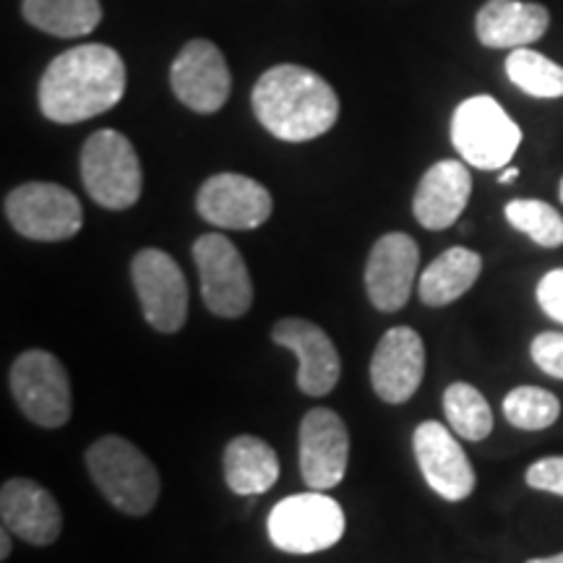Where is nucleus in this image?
<instances>
[{
    "instance_id": "nucleus-1",
    "label": "nucleus",
    "mask_w": 563,
    "mask_h": 563,
    "mask_svg": "<svg viewBox=\"0 0 563 563\" xmlns=\"http://www.w3.org/2000/svg\"><path fill=\"white\" fill-rule=\"evenodd\" d=\"M125 95V63L108 45L58 55L40 81V110L53 123H81L115 108Z\"/></svg>"
},
{
    "instance_id": "nucleus-2",
    "label": "nucleus",
    "mask_w": 563,
    "mask_h": 563,
    "mask_svg": "<svg viewBox=\"0 0 563 563\" xmlns=\"http://www.w3.org/2000/svg\"><path fill=\"white\" fill-rule=\"evenodd\" d=\"M253 112L272 136L302 144L332 131L340 118V97L311 68L274 66L253 87Z\"/></svg>"
},
{
    "instance_id": "nucleus-3",
    "label": "nucleus",
    "mask_w": 563,
    "mask_h": 563,
    "mask_svg": "<svg viewBox=\"0 0 563 563\" xmlns=\"http://www.w3.org/2000/svg\"><path fill=\"white\" fill-rule=\"evenodd\" d=\"M87 470L118 511L144 517L157 506L159 473L150 456L123 435H102L87 449Z\"/></svg>"
},
{
    "instance_id": "nucleus-4",
    "label": "nucleus",
    "mask_w": 563,
    "mask_h": 563,
    "mask_svg": "<svg viewBox=\"0 0 563 563\" xmlns=\"http://www.w3.org/2000/svg\"><path fill=\"white\" fill-rule=\"evenodd\" d=\"M342 506L327 490L295 493L279 501L269 514V540L282 553L308 555L329 551L344 534Z\"/></svg>"
},
{
    "instance_id": "nucleus-5",
    "label": "nucleus",
    "mask_w": 563,
    "mask_h": 563,
    "mask_svg": "<svg viewBox=\"0 0 563 563\" xmlns=\"http://www.w3.org/2000/svg\"><path fill=\"white\" fill-rule=\"evenodd\" d=\"M452 144L470 167L498 170L517 154L522 131L493 97L477 95L454 110Z\"/></svg>"
},
{
    "instance_id": "nucleus-6",
    "label": "nucleus",
    "mask_w": 563,
    "mask_h": 563,
    "mask_svg": "<svg viewBox=\"0 0 563 563\" xmlns=\"http://www.w3.org/2000/svg\"><path fill=\"white\" fill-rule=\"evenodd\" d=\"M81 180L100 207L123 211L141 199V162L121 131L91 133L81 150Z\"/></svg>"
},
{
    "instance_id": "nucleus-7",
    "label": "nucleus",
    "mask_w": 563,
    "mask_h": 563,
    "mask_svg": "<svg viewBox=\"0 0 563 563\" xmlns=\"http://www.w3.org/2000/svg\"><path fill=\"white\" fill-rule=\"evenodd\" d=\"M3 207L11 228L40 243L70 241L84 224L81 201L58 183H24L5 196Z\"/></svg>"
},
{
    "instance_id": "nucleus-8",
    "label": "nucleus",
    "mask_w": 563,
    "mask_h": 563,
    "mask_svg": "<svg viewBox=\"0 0 563 563\" xmlns=\"http://www.w3.org/2000/svg\"><path fill=\"white\" fill-rule=\"evenodd\" d=\"M194 262L201 277L203 306L220 319H241L253 306V279L241 251L220 232H207L194 243Z\"/></svg>"
},
{
    "instance_id": "nucleus-9",
    "label": "nucleus",
    "mask_w": 563,
    "mask_h": 563,
    "mask_svg": "<svg viewBox=\"0 0 563 563\" xmlns=\"http://www.w3.org/2000/svg\"><path fill=\"white\" fill-rule=\"evenodd\" d=\"M11 391L34 426L63 428L70 418L68 373L53 352H21L11 365Z\"/></svg>"
},
{
    "instance_id": "nucleus-10",
    "label": "nucleus",
    "mask_w": 563,
    "mask_h": 563,
    "mask_svg": "<svg viewBox=\"0 0 563 563\" xmlns=\"http://www.w3.org/2000/svg\"><path fill=\"white\" fill-rule=\"evenodd\" d=\"M131 274L146 323L162 334L180 332L188 319V282L170 253L139 251L131 262Z\"/></svg>"
},
{
    "instance_id": "nucleus-11",
    "label": "nucleus",
    "mask_w": 563,
    "mask_h": 563,
    "mask_svg": "<svg viewBox=\"0 0 563 563\" xmlns=\"http://www.w3.org/2000/svg\"><path fill=\"white\" fill-rule=\"evenodd\" d=\"M196 209L220 230H256L272 217L274 201L258 180L241 173H220L199 188Z\"/></svg>"
},
{
    "instance_id": "nucleus-12",
    "label": "nucleus",
    "mask_w": 563,
    "mask_h": 563,
    "mask_svg": "<svg viewBox=\"0 0 563 563\" xmlns=\"http://www.w3.org/2000/svg\"><path fill=\"white\" fill-rule=\"evenodd\" d=\"M350 433L329 407H316L300 422V475L311 490H332L347 475Z\"/></svg>"
},
{
    "instance_id": "nucleus-13",
    "label": "nucleus",
    "mask_w": 563,
    "mask_h": 563,
    "mask_svg": "<svg viewBox=\"0 0 563 563\" xmlns=\"http://www.w3.org/2000/svg\"><path fill=\"white\" fill-rule=\"evenodd\" d=\"M170 84L175 97L201 115L222 110L232 89L224 55L209 40H191L183 47L170 68Z\"/></svg>"
},
{
    "instance_id": "nucleus-14",
    "label": "nucleus",
    "mask_w": 563,
    "mask_h": 563,
    "mask_svg": "<svg viewBox=\"0 0 563 563\" xmlns=\"http://www.w3.org/2000/svg\"><path fill=\"white\" fill-rule=\"evenodd\" d=\"M415 460L426 483L446 501H464L475 490V470L462 443L443 422L426 420L412 435Z\"/></svg>"
},
{
    "instance_id": "nucleus-15",
    "label": "nucleus",
    "mask_w": 563,
    "mask_h": 563,
    "mask_svg": "<svg viewBox=\"0 0 563 563\" xmlns=\"http://www.w3.org/2000/svg\"><path fill=\"white\" fill-rule=\"evenodd\" d=\"M420 249L405 232H386L373 243L365 266V290L378 311L394 313L407 306L418 277Z\"/></svg>"
},
{
    "instance_id": "nucleus-16",
    "label": "nucleus",
    "mask_w": 563,
    "mask_h": 563,
    "mask_svg": "<svg viewBox=\"0 0 563 563\" xmlns=\"http://www.w3.org/2000/svg\"><path fill=\"white\" fill-rule=\"evenodd\" d=\"M426 376V347L410 327H394L376 344L371 357V384L386 405H402L415 397Z\"/></svg>"
},
{
    "instance_id": "nucleus-17",
    "label": "nucleus",
    "mask_w": 563,
    "mask_h": 563,
    "mask_svg": "<svg viewBox=\"0 0 563 563\" xmlns=\"http://www.w3.org/2000/svg\"><path fill=\"white\" fill-rule=\"evenodd\" d=\"M272 340L298 357V389L308 397H327L340 382L342 361L332 336L306 319H282L274 323Z\"/></svg>"
},
{
    "instance_id": "nucleus-18",
    "label": "nucleus",
    "mask_w": 563,
    "mask_h": 563,
    "mask_svg": "<svg viewBox=\"0 0 563 563\" xmlns=\"http://www.w3.org/2000/svg\"><path fill=\"white\" fill-rule=\"evenodd\" d=\"M0 519L16 538L37 548L53 545L63 532V514L53 493L26 477H13L3 483Z\"/></svg>"
},
{
    "instance_id": "nucleus-19",
    "label": "nucleus",
    "mask_w": 563,
    "mask_h": 563,
    "mask_svg": "<svg viewBox=\"0 0 563 563\" xmlns=\"http://www.w3.org/2000/svg\"><path fill=\"white\" fill-rule=\"evenodd\" d=\"M473 194V175L456 159L435 162L420 178L412 199L415 220L426 230H446L460 220Z\"/></svg>"
},
{
    "instance_id": "nucleus-20",
    "label": "nucleus",
    "mask_w": 563,
    "mask_h": 563,
    "mask_svg": "<svg viewBox=\"0 0 563 563\" xmlns=\"http://www.w3.org/2000/svg\"><path fill=\"white\" fill-rule=\"evenodd\" d=\"M551 13L540 3L522 0H488L475 19L477 40L493 51H517L538 42L548 32Z\"/></svg>"
},
{
    "instance_id": "nucleus-21",
    "label": "nucleus",
    "mask_w": 563,
    "mask_h": 563,
    "mask_svg": "<svg viewBox=\"0 0 563 563\" xmlns=\"http://www.w3.org/2000/svg\"><path fill=\"white\" fill-rule=\"evenodd\" d=\"M224 483L238 496H262L272 490L279 477L277 452L256 435H238L228 443L222 456Z\"/></svg>"
},
{
    "instance_id": "nucleus-22",
    "label": "nucleus",
    "mask_w": 563,
    "mask_h": 563,
    "mask_svg": "<svg viewBox=\"0 0 563 563\" xmlns=\"http://www.w3.org/2000/svg\"><path fill=\"white\" fill-rule=\"evenodd\" d=\"M483 272L481 253L470 249H449L443 251L433 264L420 277V300L431 308L449 306L460 300L470 287L475 285Z\"/></svg>"
},
{
    "instance_id": "nucleus-23",
    "label": "nucleus",
    "mask_w": 563,
    "mask_h": 563,
    "mask_svg": "<svg viewBox=\"0 0 563 563\" xmlns=\"http://www.w3.org/2000/svg\"><path fill=\"white\" fill-rule=\"evenodd\" d=\"M24 19L53 37H87L102 21L100 0H24Z\"/></svg>"
},
{
    "instance_id": "nucleus-24",
    "label": "nucleus",
    "mask_w": 563,
    "mask_h": 563,
    "mask_svg": "<svg viewBox=\"0 0 563 563\" xmlns=\"http://www.w3.org/2000/svg\"><path fill=\"white\" fill-rule=\"evenodd\" d=\"M506 76L517 84L525 95L538 100H559L563 97V68L548 60L543 53L530 47H517L506 58Z\"/></svg>"
},
{
    "instance_id": "nucleus-25",
    "label": "nucleus",
    "mask_w": 563,
    "mask_h": 563,
    "mask_svg": "<svg viewBox=\"0 0 563 563\" xmlns=\"http://www.w3.org/2000/svg\"><path fill=\"white\" fill-rule=\"evenodd\" d=\"M443 412L456 435L467 441H483L493 431L490 405L475 386L456 382L443 391Z\"/></svg>"
},
{
    "instance_id": "nucleus-26",
    "label": "nucleus",
    "mask_w": 563,
    "mask_h": 563,
    "mask_svg": "<svg viewBox=\"0 0 563 563\" xmlns=\"http://www.w3.org/2000/svg\"><path fill=\"white\" fill-rule=\"evenodd\" d=\"M506 220L543 249L563 245V217L551 203L538 199H514L506 203Z\"/></svg>"
},
{
    "instance_id": "nucleus-27",
    "label": "nucleus",
    "mask_w": 563,
    "mask_h": 563,
    "mask_svg": "<svg viewBox=\"0 0 563 563\" xmlns=\"http://www.w3.org/2000/svg\"><path fill=\"white\" fill-rule=\"evenodd\" d=\"M504 415L514 428L543 431V428L559 420L561 402L555 394L540 389V386H517V389L506 394Z\"/></svg>"
},
{
    "instance_id": "nucleus-28",
    "label": "nucleus",
    "mask_w": 563,
    "mask_h": 563,
    "mask_svg": "<svg viewBox=\"0 0 563 563\" xmlns=\"http://www.w3.org/2000/svg\"><path fill=\"white\" fill-rule=\"evenodd\" d=\"M530 355L540 371H545L548 376L561 378L563 382V334L543 332L540 336H534Z\"/></svg>"
},
{
    "instance_id": "nucleus-29",
    "label": "nucleus",
    "mask_w": 563,
    "mask_h": 563,
    "mask_svg": "<svg viewBox=\"0 0 563 563\" xmlns=\"http://www.w3.org/2000/svg\"><path fill=\"white\" fill-rule=\"evenodd\" d=\"M527 485L534 490L563 496V456H545V460L530 464V470H527Z\"/></svg>"
},
{
    "instance_id": "nucleus-30",
    "label": "nucleus",
    "mask_w": 563,
    "mask_h": 563,
    "mask_svg": "<svg viewBox=\"0 0 563 563\" xmlns=\"http://www.w3.org/2000/svg\"><path fill=\"white\" fill-rule=\"evenodd\" d=\"M538 302L551 319L563 323V269L548 272L538 285Z\"/></svg>"
},
{
    "instance_id": "nucleus-31",
    "label": "nucleus",
    "mask_w": 563,
    "mask_h": 563,
    "mask_svg": "<svg viewBox=\"0 0 563 563\" xmlns=\"http://www.w3.org/2000/svg\"><path fill=\"white\" fill-rule=\"evenodd\" d=\"M11 555V530L9 527H3V532H0V559H9Z\"/></svg>"
},
{
    "instance_id": "nucleus-32",
    "label": "nucleus",
    "mask_w": 563,
    "mask_h": 563,
    "mask_svg": "<svg viewBox=\"0 0 563 563\" xmlns=\"http://www.w3.org/2000/svg\"><path fill=\"white\" fill-rule=\"evenodd\" d=\"M517 178H519L517 167H509V170H504L501 175H498V183H514Z\"/></svg>"
},
{
    "instance_id": "nucleus-33",
    "label": "nucleus",
    "mask_w": 563,
    "mask_h": 563,
    "mask_svg": "<svg viewBox=\"0 0 563 563\" xmlns=\"http://www.w3.org/2000/svg\"><path fill=\"white\" fill-rule=\"evenodd\" d=\"M527 563H563V553L551 555V559H532V561H527Z\"/></svg>"
},
{
    "instance_id": "nucleus-34",
    "label": "nucleus",
    "mask_w": 563,
    "mask_h": 563,
    "mask_svg": "<svg viewBox=\"0 0 563 563\" xmlns=\"http://www.w3.org/2000/svg\"><path fill=\"white\" fill-rule=\"evenodd\" d=\"M559 194H561V201H563V180H561V191Z\"/></svg>"
}]
</instances>
